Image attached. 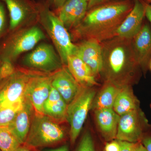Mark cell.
Returning <instances> with one entry per match:
<instances>
[{
  "instance_id": "obj_1",
  "label": "cell",
  "mask_w": 151,
  "mask_h": 151,
  "mask_svg": "<svg viewBox=\"0 0 151 151\" xmlns=\"http://www.w3.org/2000/svg\"><path fill=\"white\" fill-rule=\"evenodd\" d=\"M134 5V0H115L88 10L74 29L76 37L101 42L114 37L120 25Z\"/></svg>"
},
{
  "instance_id": "obj_2",
  "label": "cell",
  "mask_w": 151,
  "mask_h": 151,
  "mask_svg": "<svg viewBox=\"0 0 151 151\" xmlns=\"http://www.w3.org/2000/svg\"><path fill=\"white\" fill-rule=\"evenodd\" d=\"M103 66L107 81L119 86L128 85L140 67L133 54L132 40L115 36L101 42Z\"/></svg>"
},
{
  "instance_id": "obj_3",
  "label": "cell",
  "mask_w": 151,
  "mask_h": 151,
  "mask_svg": "<svg viewBox=\"0 0 151 151\" xmlns=\"http://www.w3.org/2000/svg\"><path fill=\"white\" fill-rule=\"evenodd\" d=\"M38 3V21L51 38L63 64L66 66L68 57L76 54V45L72 42L70 35L62 22L50 8L47 1L40 0Z\"/></svg>"
},
{
  "instance_id": "obj_4",
  "label": "cell",
  "mask_w": 151,
  "mask_h": 151,
  "mask_svg": "<svg viewBox=\"0 0 151 151\" xmlns=\"http://www.w3.org/2000/svg\"><path fill=\"white\" fill-rule=\"evenodd\" d=\"M45 35L36 26L8 32L0 41V59L14 63L20 55L32 49Z\"/></svg>"
},
{
  "instance_id": "obj_5",
  "label": "cell",
  "mask_w": 151,
  "mask_h": 151,
  "mask_svg": "<svg viewBox=\"0 0 151 151\" xmlns=\"http://www.w3.org/2000/svg\"><path fill=\"white\" fill-rule=\"evenodd\" d=\"M59 123L43 114L35 113L23 145L29 148L51 147L64 139L65 132Z\"/></svg>"
},
{
  "instance_id": "obj_6",
  "label": "cell",
  "mask_w": 151,
  "mask_h": 151,
  "mask_svg": "<svg viewBox=\"0 0 151 151\" xmlns=\"http://www.w3.org/2000/svg\"><path fill=\"white\" fill-rule=\"evenodd\" d=\"M95 95L96 91L92 87H82L74 100L68 105L66 121L70 125L69 134L72 145L81 133Z\"/></svg>"
},
{
  "instance_id": "obj_7",
  "label": "cell",
  "mask_w": 151,
  "mask_h": 151,
  "mask_svg": "<svg viewBox=\"0 0 151 151\" xmlns=\"http://www.w3.org/2000/svg\"><path fill=\"white\" fill-rule=\"evenodd\" d=\"M22 62L26 67L46 73H54L64 66L53 46L46 43L41 44L26 55Z\"/></svg>"
},
{
  "instance_id": "obj_8",
  "label": "cell",
  "mask_w": 151,
  "mask_h": 151,
  "mask_svg": "<svg viewBox=\"0 0 151 151\" xmlns=\"http://www.w3.org/2000/svg\"><path fill=\"white\" fill-rule=\"evenodd\" d=\"M149 128L148 120L139 108L120 116L116 139L129 142H139Z\"/></svg>"
},
{
  "instance_id": "obj_9",
  "label": "cell",
  "mask_w": 151,
  "mask_h": 151,
  "mask_svg": "<svg viewBox=\"0 0 151 151\" xmlns=\"http://www.w3.org/2000/svg\"><path fill=\"white\" fill-rule=\"evenodd\" d=\"M9 17L8 32L23 28L38 21L39 7L35 0H2Z\"/></svg>"
},
{
  "instance_id": "obj_10",
  "label": "cell",
  "mask_w": 151,
  "mask_h": 151,
  "mask_svg": "<svg viewBox=\"0 0 151 151\" xmlns=\"http://www.w3.org/2000/svg\"><path fill=\"white\" fill-rule=\"evenodd\" d=\"M37 72L17 68L12 75L0 82V106L23 100L28 82Z\"/></svg>"
},
{
  "instance_id": "obj_11",
  "label": "cell",
  "mask_w": 151,
  "mask_h": 151,
  "mask_svg": "<svg viewBox=\"0 0 151 151\" xmlns=\"http://www.w3.org/2000/svg\"><path fill=\"white\" fill-rule=\"evenodd\" d=\"M52 73L37 71L28 82L24 97L32 104L35 113L42 114L44 104L48 98L52 87Z\"/></svg>"
},
{
  "instance_id": "obj_12",
  "label": "cell",
  "mask_w": 151,
  "mask_h": 151,
  "mask_svg": "<svg viewBox=\"0 0 151 151\" xmlns=\"http://www.w3.org/2000/svg\"><path fill=\"white\" fill-rule=\"evenodd\" d=\"M76 45L75 55L91 68L95 76L101 73L103 66L101 43L94 40H84Z\"/></svg>"
},
{
  "instance_id": "obj_13",
  "label": "cell",
  "mask_w": 151,
  "mask_h": 151,
  "mask_svg": "<svg viewBox=\"0 0 151 151\" xmlns=\"http://www.w3.org/2000/svg\"><path fill=\"white\" fill-rule=\"evenodd\" d=\"M52 86L59 92L67 105L74 100L83 87L65 65L52 73Z\"/></svg>"
},
{
  "instance_id": "obj_14",
  "label": "cell",
  "mask_w": 151,
  "mask_h": 151,
  "mask_svg": "<svg viewBox=\"0 0 151 151\" xmlns=\"http://www.w3.org/2000/svg\"><path fill=\"white\" fill-rule=\"evenodd\" d=\"M88 5L86 0H67L60 8L54 12L58 13L56 14L67 29H74L86 15Z\"/></svg>"
},
{
  "instance_id": "obj_15",
  "label": "cell",
  "mask_w": 151,
  "mask_h": 151,
  "mask_svg": "<svg viewBox=\"0 0 151 151\" xmlns=\"http://www.w3.org/2000/svg\"><path fill=\"white\" fill-rule=\"evenodd\" d=\"M145 16V3L134 0L133 8L117 29L116 36L132 40L142 27Z\"/></svg>"
},
{
  "instance_id": "obj_16",
  "label": "cell",
  "mask_w": 151,
  "mask_h": 151,
  "mask_svg": "<svg viewBox=\"0 0 151 151\" xmlns=\"http://www.w3.org/2000/svg\"><path fill=\"white\" fill-rule=\"evenodd\" d=\"M132 51L136 62L145 71L151 60V29L143 24L139 32L132 40Z\"/></svg>"
},
{
  "instance_id": "obj_17",
  "label": "cell",
  "mask_w": 151,
  "mask_h": 151,
  "mask_svg": "<svg viewBox=\"0 0 151 151\" xmlns=\"http://www.w3.org/2000/svg\"><path fill=\"white\" fill-rule=\"evenodd\" d=\"M35 113L32 104L24 97L22 108L8 127L22 145L24 144L27 138Z\"/></svg>"
},
{
  "instance_id": "obj_18",
  "label": "cell",
  "mask_w": 151,
  "mask_h": 151,
  "mask_svg": "<svg viewBox=\"0 0 151 151\" xmlns=\"http://www.w3.org/2000/svg\"><path fill=\"white\" fill-rule=\"evenodd\" d=\"M94 111L96 123L104 139L110 141L116 138L120 116L112 108Z\"/></svg>"
},
{
  "instance_id": "obj_19",
  "label": "cell",
  "mask_w": 151,
  "mask_h": 151,
  "mask_svg": "<svg viewBox=\"0 0 151 151\" xmlns=\"http://www.w3.org/2000/svg\"><path fill=\"white\" fill-rule=\"evenodd\" d=\"M66 66L78 84L83 87H92L98 85L91 68L76 55L68 57Z\"/></svg>"
},
{
  "instance_id": "obj_20",
  "label": "cell",
  "mask_w": 151,
  "mask_h": 151,
  "mask_svg": "<svg viewBox=\"0 0 151 151\" xmlns=\"http://www.w3.org/2000/svg\"><path fill=\"white\" fill-rule=\"evenodd\" d=\"M68 105L59 92L52 87L48 98L44 104L42 114L58 122L66 121Z\"/></svg>"
},
{
  "instance_id": "obj_21",
  "label": "cell",
  "mask_w": 151,
  "mask_h": 151,
  "mask_svg": "<svg viewBox=\"0 0 151 151\" xmlns=\"http://www.w3.org/2000/svg\"><path fill=\"white\" fill-rule=\"evenodd\" d=\"M139 100L129 85L122 86L116 97L113 109L121 116L139 108Z\"/></svg>"
},
{
  "instance_id": "obj_22",
  "label": "cell",
  "mask_w": 151,
  "mask_h": 151,
  "mask_svg": "<svg viewBox=\"0 0 151 151\" xmlns=\"http://www.w3.org/2000/svg\"><path fill=\"white\" fill-rule=\"evenodd\" d=\"M122 86L106 81L98 95L94 98L92 108L94 111L102 109H113V105Z\"/></svg>"
},
{
  "instance_id": "obj_23",
  "label": "cell",
  "mask_w": 151,
  "mask_h": 151,
  "mask_svg": "<svg viewBox=\"0 0 151 151\" xmlns=\"http://www.w3.org/2000/svg\"><path fill=\"white\" fill-rule=\"evenodd\" d=\"M22 145L8 127H0V150L1 151H17Z\"/></svg>"
},
{
  "instance_id": "obj_24",
  "label": "cell",
  "mask_w": 151,
  "mask_h": 151,
  "mask_svg": "<svg viewBox=\"0 0 151 151\" xmlns=\"http://www.w3.org/2000/svg\"><path fill=\"white\" fill-rule=\"evenodd\" d=\"M24 99L14 104L0 106V127L10 125L22 108Z\"/></svg>"
},
{
  "instance_id": "obj_25",
  "label": "cell",
  "mask_w": 151,
  "mask_h": 151,
  "mask_svg": "<svg viewBox=\"0 0 151 151\" xmlns=\"http://www.w3.org/2000/svg\"><path fill=\"white\" fill-rule=\"evenodd\" d=\"M9 27V17L5 4L0 0V41L8 33Z\"/></svg>"
},
{
  "instance_id": "obj_26",
  "label": "cell",
  "mask_w": 151,
  "mask_h": 151,
  "mask_svg": "<svg viewBox=\"0 0 151 151\" xmlns=\"http://www.w3.org/2000/svg\"><path fill=\"white\" fill-rule=\"evenodd\" d=\"M14 63L8 60L0 59V82L15 72L17 68Z\"/></svg>"
},
{
  "instance_id": "obj_27",
  "label": "cell",
  "mask_w": 151,
  "mask_h": 151,
  "mask_svg": "<svg viewBox=\"0 0 151 151\" xmlns=\"http://www.w3.org/2000/svg\"><path fill=\"white\" fill-rule=\"evenodd\" d=\"M76 151H95L92 136L89 132L82 136Z\"/></svg>"
},
{
  "instance_id": "obj_28",
  "label": "cell",
  "mask_w": 151,
  "mask_h": 151,
  "mask_svg": "<svg viewBox=\"0 0 151 151\" xmlns=\"http://www.w3.org/2000/svg\"><path fill=\"white\" fill-rule=\"evenodd\" d=\"M50 8L52 11L55 12L60 8L67 0H46Z\"/></svg>"
},
{
  "instance_id": "obj_29",
  "label": "cell",
  "mask_w": 151,
  "mask_h": 151,
  "mask_svg": "<svg viewBox=\"0 0 151 151\" xmlns=\"http://www.w3.org/2000/svg\"><path fill=\"white\" fill-rule=\"evenodd\" d=\"M120 145V151H133L136 143L118 140Z\"/></svg>"
},
{
  "instance_id": "obj_30",
  "label": "cell",
  "mask_w": 151,
  "mask_h": 151,
  "mask_svg": "<svg viewBox=\"0 0 151 151\" xmlns=\"http://www.w3.org/2000/svg\"><path fill=\"white\" fill-rule=\"evenodd\" d=\"M105 151H120V145L118 140L113 141L107 143Z\"/></svg>"
},
{
  "instance_id": "obj_31",
  "label": "cell",
  "mask_w": 151,
  "mask_h": 151,
  "mask_svg": "<svg viewBox=\"0 0 151 151\" xmlns=\"http://www.w3.org/2000/svg\"><path fill=\"white\" fill-rule=\"evenodd\" d=\"M115 0H90L88 2V10L93 7L100 5L103 3Z\"/></svg>"
},
{
  "instance_id": "obj_32",
  "label": "cell",
  "mask_w": 151,
  "mask_h": 151,
  "mask_svg": "<svg viewBox=\"0 0 151 151\" xmlns=\"http://www.w3.org/2000/svg\"><path fill=\"white\" fill-rule=\"evenodd\" d=\"M142 144L147 151H151V137L143 138L142 140Z\"/></svg>"
},
{
  "instance_id": "obj_33",
  "label": "cell",
  "mask_w": 151,
  "mask_h": 151,
  "mask_svg": "<svg viewBox=\"0 0 151 151\" xmlns=\"http://www.w3.org/2000/svg\"><path fill=\"white\" fill-rule=\"evenodd\" d=\"M145 16L151 24V4H145Z\"/></svg>"
},
{
  "instance_id": "obj_34",
  "label": "cell",
  "mask_w": 151,
  "mask_h": 151,
  "mask_svg": "<svg viewBox=\"0 0 151 151\" xmlns=\"http://www.w3.org/2000/svg\"><path fill=\"white\" fill-rule=\"evenodd\" d=\"M44 151H69L68 146L66 145H63L56 148L47 149Z\"/></svg>"
},
{
  "instance_id": "obj_35",
  "label": "cell",
  "mask_w": 151,
  "mask_h": 151,
  "mask_svg": "<svg viewBox=\"0 0 151 151\" xmlns=\"http://www.w3.org/2000/svg\"><path fill=\"white\" fill-rule=\"evenodd\" d=\"M133 151H147L142 143L138 142L136 144Z\"/></svg>"
},
{
  "instance_id": "obj_36",
  "label": "cell",
  "mask_w": 151,
  "mask_h": 151,
  "mask_svg": "<svg viewBox=\"0 0 151 151\" xmlns=\"http://www.w3.org/2000/svg\"><path fill=\"white\" fill-rule=\"evenodd\" d=\"M17 151H32L30 148L28 147H27L24 145H22L20 147H19Z\"/></svg>"
},
{
  "instance_id": "obj_37",
  "label": "cell",
  "mask_w": 151,
  "mask_h": 151,
  "mask_svg": "<svg viewBox=\"0 0 151 151\" xmlns=\"http://www.w3.org/2000/svg\"><path fill=\"white\" fill-rule=\"evenodd\" d=\"M149 67H150V68L151 70V60L150 62V64H149Z\"/></svg>"
},
{
  "instance_id": "obj_38",
  "label": "cell",
  "mask_w": 151,
  "mask_h": 151,
  "mask_svg": "<svg viewBox=\"0 0 151 151\" xmlns=\"http://www.w3.org/2000/svg\"><path fill=\"white\" fill-rule=\"evenodd\" d=\"M145 1H147L148 2L151 3V0H145Z\"/></svg>"
},
{
  "instance_id": "obj_39",
  "label": "cell",
  "mask_w": 151,
  "mask_h": 151,
  "mask_svg": "<svg viewBox=\"0 0 151 151\" xmlns=\"http://www.w3.org/2000/svg\"><path fill=\"white\" fill-rule=\"evenodd\" d=\"M86 1L88 2H89V1H90V0H86Z\"/></svg>"
},
{
  "instance_id": "obj_40",
  "label": "cell",
  "mask_w": 151,
  "mask_h": 151,
  "mask_svg": "<svg viewBox=\"0 0 151 151\" xmlns=\"http://www.w3.org/2000/svg\"><path fill=\"white\" fill-rule=\"evenodd\" d=\"M150 107H151V105H150Z\"/></svg>"
},
{
  "instance_id": "obj_41",
  "label": "cell",
  "mask_w": 151,
  "mask_h": 151,
  "mask_svg": "<svg viewBox=\"0 0 151 151\" xmlns=\"http://www.w3.org/2000/svg\"><path fill=\"white\" fill-rule=\"evenodd\" d=\"M0 151H1V150H0Z\"/></svg>"
}]
</instances>
